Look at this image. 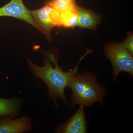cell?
<instances>
[{
  "mask_svg": "<svg viewBox=\"0 0 133 133\" xmlns=\"http://www.w3.org/2000/svg\"><path fill=\"white\" fill-rule=\"evenodd\" d=\"M76 10L78 14V27L95 30L102 21L101 16L90 9L81 7L77 5Z\"/></svg>",
  "mask_w": 133,
  "mask_h": 133,
  "instance_id": "9c48e42d",
  "label": "cell"
},
{
  "mask_svg": "<svg viewBox=\"0 0 133 133\" xmlns=\"http://www.w3.org/2000/svg\"><path fill=\"white\" fill-rule=\"evenodd\" d=\"M97 81L96 74L88 71L77 73L72 78L67 86L72 91V108L74 109L77 105L90 107L97 102L103 107L104 99L107 95V89Z\"/></svg>",
  "mask_w": 133,
  "mask_h": 133,
  "instance_id": "7a4b0ae2",
  "label": "cell"
},
{
  "mask_svg": "<svg viewBox=\"0 0 133 133\" xmlns=\"http://www.w3.org/2000/svg\"><path fill=\"white\" fill-rule=\"evenodd\" d=\"M84 106L79 105V108L64 124L56 126L55 132L57 133H87L88 132V123L85 113Z\"/></svg>",
  "mask_w": 133,
  "mask_h": 133,
  "instance_id": "5b68a950",
  "label": "cell"
},
{
  "mask_svg": "<svg viewBox=\"0 0 133 133\" xmlns=\"http://www.w3.org/2000/svg\"><path fill=\"white\" fill-rule=\"evenodd\" d=\"M22 103L19 97L12 98H0V116H9L14 117L19 114Z\"/></svg>",
  "mask_w": 133,
  "mask_h": 133,
  "instance_id": "30bf717a",
  "label": "cell"
},
{
  "mask_svg": "<svg viewBox=\"0 0 133 133\" xmlns=\"http://www.w3.org/2000/svg\"><path fill=\"white\" fill-rule=\"evenodd\" d=\"M54 8L45 3L43 7L36 10H31V14L34 21L42 30L49 41L51 40V32L55 27L52 21V12Z\"/></svg>",
  "mask_w": 133,
  "mask_h": 133,
  "instance_id": "8992f818",
  "label": "cell"
},
{
  "mask_svg": "<svg viewBox=\"0 0 133 133\" xmlns=\"http://www.w3.org/2000/svg\"><path fill=\"white\" fill-rule=\"evenodd\" d=\"M2 117L0 118V133H24L32 128V122L28 116L16 119L9 116Z\"/></svg>",
  "mask_w": 133,
  "mask_h": 133,
  "instance_id": "52a82bcc",
  "label": "cell"
},
{
  "mask_svg": "<svg viewBox=\"0 0 133 133\" xmlns=\"http://www.w3.org/2000/svg\"><path fill=\"white\" fill-rule=\"evenodd\" d=\"M30 11L26 7L23 0H11L0 8V17H11L20 19L34 26L43 33L42 30L34 21Z\"/></svg>",
  "mask_w": 133,
  "mask_h": 133,
  "instance_id": "277c9868",
  "label": "cell"
},
{
  "mask_svg": "<svg viewBox=\"0 0 133 133\" xmlns=\"http://www.w3.org/2000/svg\"><path fill=\"white\" fill-rule=\"evenodd\" d=\"M104 50L106 57L112 64L114 82L116 81L119 74L122 72L128 73L133 78V56L123 47L122 43H108L104 45Z\"/></svg>",
  "mask_w": 133,
  "mask_h": 133,
  "instance_id": "3957f363",
  "label": "cell"
},
{
  "mask_svg": "<svg viewBox=\"0 0 133 133\" xmlns=\"http://www.w3.org/2000/svg\"><path fill=\"white\" fill-rule=\"evenodd\" d=\"M45 3L59 12H63L76 7V0H48Z\"/></svg>",
  "mask_w": 133,
  "mask_h": 133,
  "instance_id": "8fae6325",
  "label": "cell"
},
{
  "mask_svg": "<svg viewBox=\"0 0 133 133\" xmlns=\"http://www.w3.org/2000/svg\"><path fill=\"white\" fill-rule=\"evenodd\" d=\"M91 52V50H88L73 70L68 72L62 70L58 65L56 57L51 52L45 54L42 66L37 65L27 58V63L33 76L36 78L42 80L48 86V96L50 99L52 100L56 108H58V98H61L66 104H69L65 95V89L72 78L77 73L79 66L82 60Z\"/></svg>",
  "mask_w": 133,
  "mask_h": 133,
  "instance_id": "6da1fadb",
  "label": "cell"
},
{
  "mask_svg": "<svg viewBox=\"0 0 133 133\" xmlns=\"http://www.w3.org/2000/svg\"><path fill=\"white\" fill-rule=\"evenodd\" d=\"M52 18L55 26L73 28L78 25V14L76 7L63 12H59L54 8Z\"/></svg>",
  "mask_w": 133,
  "mask_h": 133,
  "instance_id": "ba28073f",
  "label": "cell"
},
{
  "mask_svg": "<svg viewBox=\"0 0 133 133\" xmlns=\"http://www.w3.org/2000/svg\"><path fill=\"white\" fill-rule=\"evenodd\" d=\"M123 47L132 55H133V34L132 32H129L127 38L122 43Z\"/></svg>",
  "mask_w": 133,
  "mask_h": 133,
  "instance_id": "7c38bea8",
  "label": "cell"
}]
</instances>
